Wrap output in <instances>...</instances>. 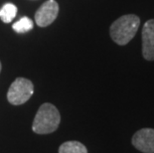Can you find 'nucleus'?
<instances>
[{
	"instance_id": "10",
	"label": "nucleus",
	"mask_w": 154,
	"mask_h": 153,
	"mask_svg": "<svg viewBox=\"0 0 154 153\" xmlns=\"http://www.w3.org/2000/svg\"><path fill=\"white\" fill-rule=\"evenodd\" d=\"M0 72H1V63H0Z\"/></svg>"
},
{
	"instance_id": "3",
	"label": "nucleus",
	"mask_w": 154,
	"mask_h": 153,
	"mask_svg": "<svg viewBox=\"0 0 154 153\" xmlns=\"http://www.w3.org/2000/svg\"><path fill=\"white\" fill-rule=\"evenodd\" d=\"M33 93L34 86L31 81L25 78H17L9 87L7 99L13 106H20L27 102Z\"/></svg>"
},
{
	"instance_id": "5",
	"label": "nucleus",
	"mask_w": 154,
	"mask_h": 153,
	"mask_svg": "<svg viewBox=\"0 0 154 153\" xmlns=\"http://www.w3.org/2000/svg\"><path fill=\"white\" fill-rule=\"evenodd\" d=\"M132 145L143 153H154V128H141L131 139Z\"/></svg>"
},
{
	"instance_id": "8",
	"label": "nucleus",
	"mask_w": 154,
	"mask_h": 153,
	"mask_svg": "<svg viewBox=\"0 0 154 153\" xmlns=\"http://www.w3.org/2000/svg\"><path fill=\"white\" fill-rule=\"evenodd\" d=\"M16 14H17V7L12 3H6L0 9V19L4 23H10L16 17Z\"/></svg>"
},
{
	"instance_id": "6",
	"label": "nucleus",
	"mask_w": 154,
	"mask_h": 153,
	"mask_svg": "<svg viewBox=\"0 0 154 153\" xmlns=\"http://www.w3.org/2000/svg\"><path fill=\"white\" fill-rule=\"evenodd\" d=\"M141 35L142 56L147 61H154V19L144 23Z\"/></svg>"
},
{
	"instance_id": "1",
	"label": "nucleus",
	"mask_w": 154,
	"mask_h": 153,
	"mask_svg": "<svg viewBox=\"0 0 154 153\" xmlns=\"http://www.w3.org/2000/svg\"><path fill=\"white\" fill-rule=\"evenodd\" d=\"M140 25V19L134 14L123 15L116 19L109 28V34L113 42L124 46L134 38Z\"/></svg>"
},
{
	"instance_id": "4",
	"label": "nucleus",
	"mask_w": 154,
	"mask_h": 153,
	"mask_svg": "<svg viewBox=\"0 0 154 153\" xmlns=\"http://www.w3.org/2000/svg\"><path fill=\"white\" fill-rule=\"evenodd\" d=\"M59 5L55 0H48L35 13V21L39 27H47L57 18Z\"/></svg>"
},
{
	"instance_id": "7",
	"label": "nucleus",
	"mask_w": 154,
	"mask_h": 153,
	"mask_svg": "<svg viewBox=\"0 0 154 153\" xmlns=\"http://www.w3.org/2000/svg\"><path fill=\"white\" fill-rule=\"evenodd\" d=\"M59 153H88V149L79 141H66L59 147Z\"/></svg>"
},
{
	"instance_id": "9",
	"label": "nucleus",
	"mask_w": 154,
	"mask_h": 153,
	"mask_svg": "<svg viewBox=\"0 0 154 153\" xmlns=\"http://www.w3.org/2000/svg\"><path fill=\"white\" fill-rule=\"evenodd\" d=\"M34 23L29 17H22L20 20H18L17 22H15L12 25V28L14 29L15 32L17 33H25L33 29Z\"/></svg>"
},
{
	"instance_id": "2",
	"label": "nucleus",
	"mask_w": 154,
	"mask_h": 153,
	"mask_svg": "<svg viewBox=\"0 0 154 153\" xmlns=\"http://www.w3.org/2000/svg\"><path fill=\"white\" fill-rule=\"evenodd\" d=\"M61 122L58 109L52 103H46L39 107L35 115L32 129L38 134H49L57 130Z\"/></svg>"
}]
</instances>
